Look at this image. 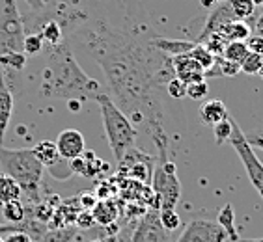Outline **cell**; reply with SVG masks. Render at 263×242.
I'll return each instance as SVG.
<instances>
[{"label": "cell", "mask_w": 263, "mask_h": 242, "mask_svg": "<svg viewBox=\"0 0 263 242\" xmlns=\"http://www.w3.org/2000/svg\"><path fill=\"white\" fill-rule=\"evenodd\" d=\"M146 11L138 0L120 2V15H90L66 39L99 64L112 91V101L133 125L162 123V101L157 91L166 88L174 73L172 58L152 43Z\"/></svg>", "instance_id": "obj_1"}, {"label": "cell", "mask_w": 263, "mask_h": 242, "mask_svg": "<svg viewBox=\"0 0 263 242\" xmlns=\"http://www.w3.org/2000/svg\"><path fill=\"white\" fill-rule=\"evenodd\" d=\"M40 93L49 99H62L67 103L96 101L101 86L96 78L84 73L77 62L75 52L66 41L56 47H47L45 66L41 69Z\"/></svg>", "instance_id": "obj_2"}, {"label": "cell", "mask_w": 263, "mask_h": 242, "mask_svg": "<svg viewBox=\"0 0 263 242\" xmlns=\"http://www.w3.org/2000/svg\"><path fill=\"white\" fill-rule=\"evenodd\" d=\"M147 134L153 138L157 147V158L152 175V190L157 199L159 209H176L181 197V183L177 177V168L170 156V138L162 129V123H153L146 127Z\"/></svg>", "instance_id": "obj_3"}, {"label": "cell", "mask_w": 263, "mask_h": 242, "mask_svg": "<svg viewBox=\"0 0 263 242\" xmlns=\"http://www.w3.org/2000/svg\"><path fill=\"white\" fill-rule=\"evenodd\" d=\"M0 168H2V173L19 183L23 194L32 203L41 201L40 187L43 166L35 158L32 149H8L0 146Z\"/></svg>", "instance_id": "obj_4"}, {"label": "cell", "mask_w": 263, "mask_h": 242, "mask_svg": "<svg viewBox=\"0 0 263 242\" xmlns=\"http://www.w3.org/2000/svg\"><path fill=\"white\" fill-rule=\"evenodd\" d=\"M96 101L101 108V119L106 142L110 146V151L116 162H120L137 144V129L131 123V119L123 114L122 108L112 101L110 95L99 93L96 97Z\"/></svg>", "instance_id": "obj_5"}, {"label": "cell", "mask_w": 263, "mask_h": 242, "mask_svg": "<svg viewBox=\"0 0 263 242\" xmlns=\"http://www.w3.org/2000/svg\"><path fill=\"white\" fill-rule=\"evenodd\" d=\"M25 25L17 0H0V56L25 52Z\"/></svg>", "instance_id": "obj_6"}, {"label": "cell", "mask_w": 263, "mask_h": 242, "mask_svg": "<svg viewBox=\"0 0 263 242\" xmlns=\"http://www.w3.org/2000/svg\"><path fill=\"white\" fill-rule=\"evenodd\" d=\"M230 144H232V147L239 155L241 162H243L245 172H247L248 179L252 183V187L256 188V192H258L259 197L263 199V162L254 153V147L248 144L247 134L241 131V127L235 121V117H233V129H232V136H230Z\"/></svg>", "instance_id": "obj_7"}, {"label": "cell", "mask_w": 263, "mask_h": 242, "mask_svg": "<svg viewBox=\"0 0 263 242\" xmlns=\"http://www.w3.org/2000/svg\"><path fill=\"white\" fill-rule=\"evenodd\" d=\"M118 168H120V172L125 173L129 179L146 185V183H152L155 158L146 155V153L138 151L137 147H133L131 151L118 162Z\"/></svg>", "instance_id": "obj_8"}, {"label": "cell", "mask_w": 263, "mask_h": 242, "mask_svg": "<svg viewBox=\"0 0 263 242\" xmlns=\"http://www.w3.org/2000/svg\"><path fill=\"white\" fill-rule=\"evenodd\" d=\"M131 242H170V233L162 227L157 209H147L131 235Z\"/></svg>", "instance_id": "obj_9"}, {"label": "cell", "mask_w": 263, "mask_h": 242, "mask_svg": "<svg viewBox=\"0 0 263 242\" xmlns=\"http://www.w3.org/2000/svg\"><path fill=\"white\" fill-rule=\"evenodd\" d=\"M228 235L217 222L193 220L176 242H226Z\"/></svg>", "instance_id": "obj_10"}, {"label": "cell", "mask_w": 263, "mask_h": 242, "mask_svg": "<svg viewBox=\"0 0 263 242\" xmlns=\"http://www.w3.org/2000/svg\"><path fill=\"white\" fill-rule=\"evenodd\" d=\"M56 147H58V153L64 160H73L77 156H81L82 153L86 151V142L81 132L75 131V129H66L62 131L56 138Z\"/></svg>", "instance_id": "obj_11"}, {"label": "cell", "mask_w": 263, "mask_h": 242, "mask_svg": "<svg viewBox=\"0 0 263 242\" xmlns=\"http://www.w3.org/2000/svg\"><path fill=\"white\" fill-rule=\"evenodd\" d=\"M69 170L71 173L82 177H97L101 172H108V164L103 158L96 155L93 151H84L81 156H77L73 160H69Z\"/></svg>", "instance_id": "obj_12"}, {"label": "cell", "mask_w": 263, "mask_h": 242, "mask_svg": "<svg viewBox=\"0 0 263 242\" xmlns=\"http://www.w3.org/2000/svg\"><path fill=\"white\" fill-rule=\"evenodd\" d=\"M172 66H174V73H176V78L183 80L185 84H194V82L205 80V71L189 54L174 56Z\"/></svg>", "instance_id": "obj_13"}, {"label": "cell", "mask_w": 263, "mask_h": 242, "mask_svg": "<svg viewBox=\"0 0 263 242\" xmlns=\"http://www.w3.org/2000/svg\"><path fill=\"white\" fill-rule=\"evenodd\" d=\"M82 211L81 201H79V196L69 197L67 201H60L58 207L52 212L51 222L47 224L49 229H62V227H71L75 226L77 214Z\"/></svg>", "instance_id": "obj_14"}, {"label": "cell", "mask_w": 263, "mask_h": 242, "mask_svg": "<svg viewBox=\"0 0 263 242\" xmlns=\"http://www.w3.org/2000/svg\"><path fill=\"white\" fill-rule=\"evenodd\" d=\"M235 19V15L232 13V8H230V2H222V4L215 6L211 10V13L208 15V21L203 25V30L200 34V39L198 43H202L205 37H209L211 34H218L222 30L224 25H228L230 21Z\"/></svg>", "instance_id": "obj_15"}, {"label": "cell", "mask_w": 263, "mask_h": 242, "mask_svg": "<svg viewBox=\"0 0 263 242\" xmlns=\"http://www.w3.org/2000/svg\"><path fill=\"white\" fill-rule=\"evenodd\" d=\"M152 43L155 49H159L161 52L168 54L170 58H174V56H181V54H189V52L194 49V45H196V41L172 39V37H162V35H153Z\"/></svg>", "instance_id": "obj_16"}, {"label": "cell", "mask_w": 263, "mask_h": 242, "mask_svg": "<svg viewBox=\"0 0 263 242\" xmlns=\"http://www.w3.org/2000/svg\"><path fill=\"white\" fill-rule=\"evenodd\" d=\"M120 207L114 199H99L96 203V207L91 209V214H93V220H96V226L108 227L112 224H116V220L120 218Z\"/></svg>", "instance_id": "obj_17"}, {"label": "cell", "mask_w": 263, "mask_h": 242, "mask_svg": "<svg viewBox=\"0 0 263 242\" xmlns=\"http://www.w3.org/2000/svg\"><path fill=\"white\" fill-rule=\"evenodd\" d=\"M228 108L220 99H209L200 106V119H202L203 125H211L215 127L220 121L228 119Z\"/></svg>", "instance_id": "obj_18"}, {"label": "cell", "mask_w": 263, "mask_h": 242, "mask_svg": "<svg viewBox=\"0 0 263 242\" xmlns=\"http://www.w3.org/2000/svg\"><path fill=\"white\" fill-rule=\"evenodd\" d=\"M32 151H34L35 158L40 160L41 166L49 168V170L56 168L62 160H64V158L60 156V153H58V147H56V144L52 140L37 142V144L32 147Z\"/></svg>", "instance_id": "obj_19"}, {"label": "cell", "mask_w": 263, "mask_h": 242, "mask_svg": "<svg viewBox=\"0 0 263 242\" xmlns=\"http://www.w3.org/2000/svg\"><path fill=\"white\" fill-rule=\"evenodd\" d=\"M11 116H13V93L6 86V82H2L0 84V146L4 142Z\"/></svg>", "instance_id": "obj_20"}, {"label": "cell", "mask_w": 263, "mask_h": 242, "mask_svg": "<svg viewBox=\"0 0 263 242\" xmlns=\"http://www.w3.org/2000/svg\"><path fill=\"white\" fill-rule=\"evenodd\" d=\"M218 34L222 35L228 43L230 41H247L252 35V28H250V25H248L247 21L233 19L230 21L228 25H224L222 30L218 32Z\"/></svg>", "instance_id": "obj_21"}, {"label": "cell", "mask_w": 263, "mask_h": 242, "mask_svg": "<svg viewBox=\"0 0 263 242\" xmlns=\"http://www.w3.org/2000/svg\"><path fill=\"white\" fill-rule=\"evenodd\" d=\"M21 197H23V190L19 183L6 173H0V207L10 201H17Z\"/></svg>", "instance_id": "obj_22"}, {"label": "cell", "mask_w": 263, "mask_h": 242, "mask_svg": "<svg viewBox=\"0 0 263 242\" xmlns=\"http://www.w3.org/2000/svg\"><path fill=\"white\" fill-rule=\"evenodd\" d=\"M217 224L222 227L224 231H226L230 242H237L239 240L237 229H235V211H233L232 203H226V205H224V207L218 211Z\"/></svg>", "instance_id": "obj_23"}, {"label": "cell", "mask_w": 263, "mask_h": 242, "mask_svg": "<svg viewBox=\"0 0 263 242\" xmlns=\"http://www.w3.org/2000/svg\"><path fill=\"white\" fill-rule=\"evenodd\" d=\"M189 56H191L194 62H198L200 67L205 71V78L211 76V75H217V71L213 69V67H217V58H215V56H213L211 52L202 45V43H196L193 51L189 52Z\"/></svg>", "instance_id": "obj_24"}, {"label": "cell", "mask_w": 263, "mask_h": 242, "mask_svg": "<svg viewBox=\"0 0 263 242\" xmlns=\"http://www.w3.org/2000/svg\"><path fill=\"white\" fill-rule=\"evenodd\" d=\"M77 229L75 226L71 227H62V229H47L43 233V237L40 238V242H71L77 237Z\"/></svg>", "instance_id": "obj_25"}, {"label": "cell", "mask_w": 263, "mask_h": 242, "mask_svg": "<svg viewBox=\"0 0 263 242\" xmlns=\"http://www.w3.org/2000/svg\"><path fill=\"white\" fill-rule=\"evenodd\" d=\"M26 67V54L25 52H10V54L0 56V71H23Z\"/></svg>", "instance_id": "obj_26"}, {"label": "cell", "mask_w": 263, "mask_h": 242, "mask_svg": "<svg viewBox=\"0 0 263 242\" xmlns=\"http://www.w3.org/2000/svg\"><path fill=\"white\" fill-rule=\"evenodd\" d=\"M2 214L8 220V224H21L26 218V207L25 203L17 199V201H10L2 205Z\"/></svg>", "instance_id": "obj_27"}, {"label": "cell", "mask_w": 263, "mask_h": 242, "mask_svg": "<svg viewBox=\"0 0 263 242\" xmlns=\"http://www.w3.org/2000/svg\"><path fill=\"white\" fill-rule=\"evenodd\" d=\"M247 54H248V49L245 41H230V43H226V47H224L222 58H226V60H230V62H235V64L241 66V62L247 58Z\"/></svg>", "instance_id": "obj_28"}, {"label": "cell", "mask_w": 263, "mask_h": 242, "mask_svg": "<svg viewBox=\"0 0 263 242\" xmlns=\"http://www.w3.org/2000/svg\"><path fill=\"white\" fill-rule=\"evenodd\" d=\"M230 8H232V13L235 15V19L247 21L254 15V10H256V4L252 0H228Z\"/></svg>", "instance_id": "obj_29"}, {"label": "cell", "mask_w": 263, "mask_h": 242, "mask_svg": "<svg viewBox=\"0 0 263 242\" xmlns=\"http://www.w3.org/2000/svg\"><path fill=\"white\" fill-rule=\"evenodd\" d=\"M159 220L168 233L181 227V216L176 212V209H159Z\"/></svg>", "instance_id": "obj_30"}, {"label": "cell", "mask_w": 263, "mask_h": 242, "mask_svg": "<svg viewBox=\"0 0 263 242\" xmlns=\"http://www.w3.org/2000/svg\"><path fill=\"white\" fill-rule=\"evenodd\" d=\"M232 129H233V117L232 116H230L228 119L220 121V123H217V125L213 127V132H215V144H217V146H222V144L230 142Z\"/></svg>", "instance_id": "obj_31"}, {"label": "cell", "mask_w": 263, "mask_h": 242, "mask_svg": "<svg viewBox=\"0 0 263 242\" xmlns=\"http://www.w3.org/2000/svg\"><path fill=\"white\" fill-rule=\"evenodd\" d=\"M263 69V56L248 52L247 58L241 62V71L247 75H259V71Z\"/></svg>", "instance_id": "obj_32"}, {"label": "cell", "mask_w": 263, "mask_h": 242, "mask_svg": "<svg viewBox=\"0 0 263 242\" xmlns=\"http://www.w3.org/2000/svg\"><path fill=\"white\" fill-rule=\"evenodd\" d=\"M45 49L43 41L37 34H26L25 35V43H23V51H25L26 56H35L40 54L41 51Z\"/></svg>", "instance_id": "obj_33"}, {"label": "cell", "mask_w": 263, "mask_h": 242, "mask_svg": "<svg viewBox=\"0 0 263 242\" xmlns=\"http://www.w3.org/2000/svg\"><path fill=\"white\" fill-rule=\"evenodd\" d=\"M217 73H220L222 76H228V78H233V76H237L241 73V66L235 64V62H230L222 56H218L217 58Z\"/></svg>", "instance_id": "obj_34"}, {"label": "cell", "mask_w": 263, "mask_h": 242, "mask_svg": "<svg viewBox=\"0 0 263 242\" xmlns=\"http://www.w3.org/2000/svg\"><path fill=\"white\" fill-rule=\"evenodd\" d=\"M166 91L168 95L174 97V99H183V97H187V84L174 76L172 80L166 84Z\"/></svg>", "instance_id": "obj_35"}, {"label": "cell", "mask_w": 263, "mask_h": 242, "mask_svg": "<svg viewBox=\"0 0 263 242\" xmlns=\"http://www.w3.org/2000/svg\"><path fill=\"white\" fill-rule=\"evenodd\" d=\"M208 84L205 80L202 82H194V84H187V97L189 99H194V101H202L203 97L208 95Z\"/></svg>", "instance_id": "obj_36"}, {"label": "cell", "mask_w": 263, "mask_h": 242, "mask_svg": "<svg viewBox=\"0 0 263 242\" xmlns=\"http://www.w3.org/2000/svg\"><path fill=\"white\" fill-rule=\"evenodd\" d=\"M93 226H96V220H93L91 211H84V209H82V211L77 214L75 227L77 229H91Z\"/></svg>", "instance_id": "obj_37"}, {"label": "cell", "mask_w": 263, "mask_h": 242, "mask_svg": "<svg viewBox=\"0 0 263 242\" xmlns=\"http://www.w3.org/2000/svg\"><path fill=\"white\" fill-rule=\"evenodd\" d=\"M245 43H247L248 52H254V54L263 56V35L252 34L247 41H245Z\"/></svg>", "instance_id": "obj_38"}, {"label": "cell", "mask_w": 263, "mask_h": 242, "mask_svg": "<svg viewBox=\"0 0 263 242\" xmlns=\"http://www.w3.org/2000/svg\"><path fill=\"white\" fill-rule=\"evenodd\" d=\"M79 201H81V207L84 211H91V209L96 207V203L99 201V197H97L96 192H82L81 196H79Z\"/></svg>", "instance_id": "obj_39"}, {"label": "cell", "mask_w": 263, "mask_h": 242, "mask_svg": "<svg viewBox=\"0 0 263 242\" xmlns=\"http://www.w3.org/2000/svg\"><path fill=\"white\" fill-rule=\"evenodd\" d=\"M4 242H34V238L25 231H13L4 235Z\"/></svg>", "instance_id": "obj_40"}, {"label": "cell", "mask_w": 263, "mask_h": 242, "mask_svg": "<svg viewBox=\"0 0 263 242\" xmlns=\"http://www.w3.org/2000/svg\"><path fill=\"white\" fill-rule=\"evenodd\" d=\"M13 231H23V226L21 224H0V235L2 237Z\"/></svg>", "instance_id": "obj_41"}, {"label": "cell", "mask_w": 263, "mask_h": 242, "mask_svg": "<svg viewBox=\"0 0 263 242\" xmlns=\"http://www.w3.org/2000/svg\"><path fill=\"white\" fill-rule=\"evenodd\" d=\"M247 140L252 147H258V149H261L263 151V132H259V134H252V136H247Z\"/></svg>", "instance_id": "obj_42"}, {"label": "cell", "mask_w": 263, "mask_h": 242, "mask_svg": "<svg viewBox=\"0 0 263 242\" xmlns=\"http://www.w3.org/2000/svg\"><path fill=\"white\" fill-rule=\"evenodd\" d=\"M25 4H28L30 11H41L45 8V0H25Z\"/></svg>", "instance_id": "obj_43"}, {"label": "cell", "mask_w": 263, "mask_h": 242, "mask_svg": "<svg viewBox=\"0 0 263 242\" xmlns=\"http://www.w3.org/2000/svg\"><path fill=\"white\" fill-rule=\"evenodd\" d=\"M254 30H256V34L258 35H263V11L258 15L256 23H254Z\"/></svg>", "instance_id": "obj_44"}, {"label": "cell", "mask_w": 263, "mask_h": 242, "mask_svg": "<svg viewBox=\"0 0 263 242\" xmlns=\"http://www.w3.org/2000/svg\"><path fill=\"white\" fill-rule=\"evenodd\" d=\"M222 2H228V0H200V4L203 8H215V6L222 4Z\"/></svg>", "instance_id": "obj_45"}, {"label": "cell", "mask_w": 263, "mask_h": 242, "mask_svg": "<svg viewBox=\"0 0 263 242\" xmlns=\"http://www.w3.org/2000/svg\"><path fill=\"white\" fill-rule=\"evenodd\" d=\"M90 242H118L116 237H101V238H96V240H90Z\"/></svg>", "instance_id": "obj_46"}, {"label": "cell", "mask_w": 263, "mask_h": 242, "mask_svg": "<svg viewBox=\"0 0 263 242\" xmlns=\"http://www.w3.org/2000/svg\"><path fill=\"white\" fill-rule=\"evenodd\" d=\"M237 242H263V238H247V240H237Z\"/></svg>", "instance_id": "obj_47"}, {"label": "cell", "mask_w": 263, "mask_h": 242, "mask_svg": "<svg viewBox=\"0 0 263 242\" xmlns=\"http://www.w3.org/2000/svg\"><path fill=\"white\" fill-rule=\"evenodd\" d=\"M252 2H254L256 6H263V0H252Z\"/></svg>", "instance_id": "obj_48"}, {"label": "cell", "mask_w": 263, "mask_h": 242, "mask_svg": "<svg viewBox=\"0 0 263 242\" xmlns=\"http://www.w3.org/2000/svg\"><path fill=\"white\" fill-rule=\"evenodd\" d=\"M2 82H6V80H4V76H2V71H0V84H2Z\"/></svg>", "instance_id": "obj_49"}, {"label": "cell", "mask_w": 263, "mask_h": 242, "mask_svg": "<svg viewBox=\"0 0 263 242\" xmlns=\"http://www.w3.org/2000/svg\"><path fill=\"white\" fill-rule=\"evenodd\" d=\"M259 76H261V78H263V69H261V71H259Z\"/></svg>", "instance_id": "obj_50"}, {"label": "cell", "mask_w": 263, "mask_h": 242, "mask_svg": "<svg viewBox=\"0 0 263 242\" xmlns=\"http://www.w3.org/2000/svg\"><path fill=\"white\" fill-rule=\"evenodd\" d=\"M0 242H4V237H2V235H0Z\"/></svg>", "instance_id": "obj_51"}, {"label": "cell", "mask_w": 263, "mask_h": 242, "mask_svg": "<svg viewBox=\"0 0 263 242\" xmlns=\"http://www.w3.org/2000/svg\"><path fill=\"white\" fill-rule=\"evenodd\" d=\"M226 242H230V240H226Z\"/></svg>", "instance_id": "obj_52"}]
</instances>
